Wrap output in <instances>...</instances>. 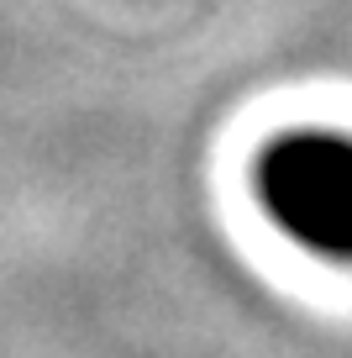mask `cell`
I'll return each mask as SVG.
<instances>
[{
    "label": "cell",
    "instance_id": "cell-1",
    "mask_svg": "<svg viewBox=\"0 0 352 358\" xmlns=\"http://www.w3.org/2000/svg\"><path fill=\"white\" fill-rule=\"evenodd\" d=\"M263 201L300 243L352 253V143L295 137L263 164Z\"/></svg>",
    "mask_w": 352,
    "mask_h": 358
}]
</instances>
